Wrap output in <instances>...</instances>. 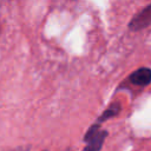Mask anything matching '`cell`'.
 <instances>
[{"mask_svg": "<svg viewBox=\"0 0 151 151\" xmlns=\"http://www.w3.org/2000/svg\"><path fill=\"white\" fill-rule=\"evenodd\" d=\"M106 137L107 132L105 130H100L98 124L92 125L85 134L84 139L86 142V146L83 151H100Z\"/></svg>", "mask_w": 151, "mask_h": 151, "instance_id": "obj_1", "label": "cell"}, {"mask_svg": "<svg viewBox=\"0 0 151 151\" xmlns=\"http://www.w3.org/2000/svg\"><path fill=\"white\" fill-rule=\"evenodd\" d=\"M151 24V5L145 7L142 12H139L130 22V29L139 31Z\"/></svg>", "mask_w": 151, "mask_h": 151, "instance_id": "obj_2", "label": "cell"}, {"mask_svg": "<svg viewBox=\"0 0 151 151\" xmlns=\"http://www.w3.org/2000/svg\"><path fill=\"white\" fill-rule=\"evenodd\" d=\"M130 81L136 86H147L151 84V68L140 67L131 73Z\"/></svg>", "mask_w": 151, "mask_h": 151, "instance_id": "obj_3", "label": "cell"}, {"mask_svg": "<svg viewBox=\"0 0 151 151\" xmlns=\"http://www.w3.org/2000/svg\"><path fill=\"white\" fill-rule=\"evenodd\" d=\"M119 112H120V104L118 103H113V104H111V106L109 107V109H106L103 113H101V116L98 118V120L96 122V124H100V123H103V122H105L106 119H110V118H112V117H114V116H117V114H119Z\"/></svg>", "mask_w": 151, "mask_h": 151, "instance_id": "obj_4", "label": "cell"}, {"mask_svg": "<svg viewBox=\"0 0 151 151\" xmlns=\"http://www.w3.org/2000/svg\"><path fill=\"white\" fill-rule=\"evenodd\" d=\"M11 151H28V149L27 147H24V146H20V147H15V149H13Z\"/></svg>", "mask_w": 151, "mask_h": 151, "instance_id": "obj_5", "label": "cell"}]
</instances>
